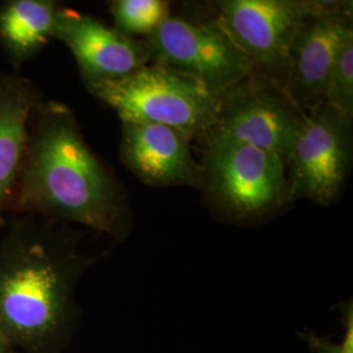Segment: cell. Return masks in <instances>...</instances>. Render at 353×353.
Returning <instances> with one entry per match:
<instances>
[{"label":"cell","mask_w":353,"mask_h":353,"mask_svg":"<svg viewBox=\"0 0 353 353\" xmlns=\"http://www.w3.org/2000/svg\"><path fill=\"white\" fill-rule=\"evenodd\" d=\"M0 240V332L20 353H64L83 322L76 292L100 255L68 225L11 214Z\"/></svg>","instance_id":"1"},{"label":"cell","mask_w":353,"mask_h":353,"mask_svg":"<svg viewBox=\"0 0 353 353\" xmlns=\"http://www.w3.org/2000/svg\"><path fill=\"white\" fill-rule=\"evenodd\" d=\"M11 214L77 224L114 242L126 240L131 232L125 190L89 147L75 113L63 102L45 97L33 114Z\"/></svg>","instance_id":"2"},{"label":"cell","mask_w":353,"mask_h":353,"mask_svg":"<svg viewBox=\"0 0 353 353\" xmlns=\"http://www.w3.org/2000/svg\"><path fill=\"white\" fill-rule=\"evenodd\" d=\"M84 85L93 97L112 108L121 122L172 127L190 139L210 134L220 103V96L199 81L153 62L130 75Z\"/></svg>","instance_id":"3"},{"label":"cell","mask_w":353,"mask_h":353,"mask_svg":"<svg viewBox=\"0 0 353 353\" xmlns=\"http://www.w3.org/2000/svg\"><path fill=\"white\" fill-rule=\"evenodd\" d=\"M203 185L232 219L252 220L292 201L284 161L250 144L210 132Z\"/></svg>","instance_id":"4"},{"label":"cell","mask_w":353,"mask_h":353,"mask_svg":"<svg viewBox=\"0 0 353 353\" xmlns=\"http://www.w3.org/2000/svg\"><path fill=\"white\" fill-rule=\"evenodd\" d=\"M144 41L151 62L192 77L217 96L255 70L249 57L216 20L199 23L169 16Z\"/></svg>","instance_id":"5"},{"label":"cell","mask_w":353,"mask_h":353,"mask_svg":"<svg viewBox=\"0 0 353 353\" xmlns=\"http://www.w3.org/2000/svg\"><path fill=\"white\" fill-rule=\"evenodd\" d=\"M305 118L306 114L287 89L254 70L220 96L216 122L210 132L276 154L285 164Z\"/></svg>","instance_id":"6"},{"label":"cell","mask_w":353,"mask_h":353,"mask_svg":"<svg viewBox=\"0 0 353 353\" xmlns=\"http://www.w3.org/2000/svg\"><path fill=\"white\" fill-rule=\"evenodd\" d=\"M318 0H223L216 23L239 45L256 71L287 87L290 51Z\"/></svg>","instance_id":"7"},{"label":"cell","mask_w":353,"mask_h":353,"mask_svg":"<svg viewBox=\"0 0 353 353\" xmlns=\"http://www.w3.org/2000/svg\"><path fill=\"white\" fill-rule=\"evenodd\" d=\"M352 165V121L322 103L306 114L285 161L290 196L327 205L336 199Z\"/></svg>","instance_id":"8"},{"label":"cell","mask_w":353,"mask_h":353,"mask_svg":"<svg viewBox=\"0 0 353 353\" xmlns=\"http://www.w3.org/2000/svg\"><path fill=\"white\" fill-rule=\"evenodd\" d=\"M353 34L352 3L319 1L290 51L287 92L303 113L323 103L328 75L344 41Z\"/></svg>","instance_id":"9"},{"label":"cell","mask_w":353,"mask_h":353,"mask_svg":"<svg viewBox=\"0 0 353 353\" xmlns=\"http://www.w3.org/2000/svg\"><path fill=\"white\" fill-rule=\"evenodd\" d=\"M55 39L71 51L84 84L115 80L151 63L145 41L128 37L97 17L62 7Z\"/></svg>","instance_id":"10"},{"label":"cell","mask_w":353,"mask_h":353,"mask_svg":"<svg viewBox=\"0 0 353 353\" xmlns=\"http://www.w3.org/2000/svg\"><path fill=\"white\" fill-rule=\"evenodd\" d=\"M189 137L176 128L122 122L119 156L123 165L151 186L203 185V168L195 161Z\"/></svg>","instance_id":"11"},{"label":"cell","mask_w":353,"mask_h":353,"mask_svg":"<svg viewBox=\"0 0 353 353\" xmlns=\"http://www.w3.org/2000/svg\"><path fill=\"white\" fill-rule=\"evenodd\" d=\"M43 99V92L29 77L0 72V228H6L10 219L33 114Z\"/></svg>","instance_id":"12"},{"label":"cell","mask_w":353,"mask_h":353,"mask_svg":"<svg viewBox=\"0 0 353 353\" xmlns=\"http://www.w3.org/2000/svg\"><path fill=\"white\" fill-rule=\"evenodd\" d=\"M61 8L54 0H7L0 4V48L14 72L55 39Z\"/></svg>","instance_id":"13"},{"label":"cell","mask_w":353,"mask_h":353,"mask_svg":"<svg viewBox=\"0 0 353 353\" xmlns=\"http://www.w3.org/2000/svg\"><path fill=\"white\" fill-rule=\"evenodd\" d=\"M170 6L164 0H113L109 11L114 28L125 36H151L170 16Z\"/></svg>","instance_id":"14"},{"label":"cell","mask_w":353,"mask_h":353,"mask_svg":"<svg viewBox=\"0 0 353 353\" xmlns=\"http://www.w3.org/2000/svg\"><path fill=\"white\" fill-rule=\"evenodd\" d=\"M323 102L343 117L353 118V34L344 41L332 64Z\"/></svg>","instance_id":"15"},{"label":"cell","mask_w":353,"mask_h":353,"mask_svg":"<svg viewBox=\"0 0 353 353\" xmlns=\"http://www.w3.org/2000/svg\"><path fill=\"white\" fill-rule=\"evenodd\" d=\"M341 314V341L335 343L331 336H322L313 331H297L296 335L307 345L310 353H353V301L345 300L338 303Z\"/></svg>","instance_id":"16"},{"label":"cell","mask_w":353,"mask_h":353,"mask_svg":"<svg viewBox=\"0 0 353 353\" xmlns=\"http://www.w3.org/2000/svg\"><path fill=\"white\" fill-rule=\"evenodd\" d=\"M0 353H20L0 332Z\"/></svg>","instance_id":"17"}]
</instances>
